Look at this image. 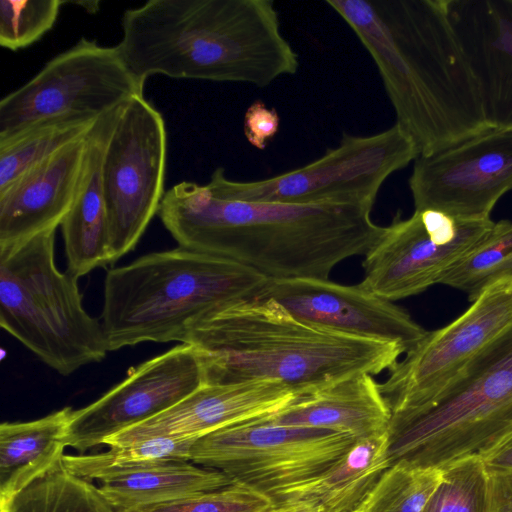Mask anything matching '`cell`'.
I'll list each match as a JSON object with an SVG mask.
<instances>
[{
	"label": "cell",
	"mask_w": 512,
	"mask_h": 512,
	"mask_svg": "<svg viewBox=\"0 0 512 512\" xmlns=\"http://www.w3.org/2000/svg\"><path fill=\"white\" fill-rule=\"evenodd\" d=\"M357 512V511H356Z\"/></svg>",
	"instance_id": "obj_38"
},
{
	"label": "cell",
	"mask_w": 512,
	"mask_h": 512,
	"mask_svg": "<svg viewBox=\"0 0 512 512\" xmlns=\"http://www.w3.org/2000/svg\"><path fill=\"white\" fill-rule=\"evenodd\" d=\"M166 156L164 119L143 94L112 112L100 166L111 264L134 249L158 214Z\"/></svg>",
	"instance_id": "obj_10"
},
{
	"label": "cell",
	"mask_w": 512,
	"mask_h": 512,
	"mask_svg": "<svg viewBox=\"0 0 512 512\" xmlns=\"http://www.w3.org/2000/svg\"><path fill=\"white\" fill-rule=\"evenodd\" d=\"M294 397L288 387L271 381L203 384L176 405L104 444L123 446L154 437L199 438L233 423L275 413Z\"/></svg>",
	"instance_id": "obj_17"
},
{
	"label": "cell",
	"mask_w": 512,
	"mask_h": 512,
	"mask_svg": "<svg viewBox=\"0 0 512 512\" xmlns=\"http://www.w3.org/2000/svg\"><path fill=\"white\" fill-rule=\"evenodd\" d=\"M55 232L0 251V324L66 376L109 350L101 320L83 307L78 278L55 264Z\"/></svg>",
	"instance_id": "obj_6"
},
{
	"label": "cell",
	"mask_w": 512,
	"mask_h": 512,
	"mask_svg": "<svg viewBox=\"0 0 512 512\" xmlns=\"http://www.w3.org/2000/svg\"><path fill=\"white\" fill-rule=\"evenodd\" d=\"M121 23L116 48L142 84L161 74L265 87L299 67L272 0H150Z\"/></svg>",
	"instance_id": "obj_3"
},
{
	"label": "cell",
	"mask_w": 512,
	"mask_h": 512,
	"mask_svg": "<svg viewBox=\"0 0 512 512\" xmlns=\"http://www.w3.org/2000/svg\"><path fill=\"white\" fill-rule=\"evenodd\" d=\"M267 280L238 262L181 246L110 269L101 313L108 350L183 342L198 319L257 297Z\"/></svg>",
	"instance_id": "obj_5"
},
{
	"label": "cell",
	"mask_w": 512,
	"mask_h": 512,
	"mask_svg": "<svg viewBox=\"0 0 512 512\" xmlns=\"http://www.w3.org/2000/svg\"><path fill=\"white\" fill-rule=\"evenodd\" d=\"M102 496L115 512L151 506L209 492L233 482L223 473L188 462H169L99 481Z\"/></svg>",
	"instance_id": "obj_24"
},
{
	"label": "cell",
	"mask_w": 512,
	"mask_h": 512,
	"mask_svg": "<svg viewBox=\"0 0 512 512\" xmlns=\"http://www.w3.org/2000/svg\"><path fill=\"white\" fill-rule=\"evenodd\" d=\"M182 343L196 351L203 384L271 381L295 395L354 374L390 371L407 352L304 322L268 298L215 309L190 326Z\"/></svg>",
	"instance_id": "obj_4"
},
{
	"label": "cell",
	"mask_w": 512,
	"mask_h": 512,
	"mask_svg": "<svg viewBox=\"0 0 512 512\" xmlns=\"http://www.w3.org/2000/svg\"><path fill=\"white\" fill-rule=\"evenodd\" d=\"M267 415L199 437L191 447L190 461L217 470L275 503L327 471L358 440L327 429L276 424Z\"/></svg>",
	"instance_id": "obj_8"
},
{
	"label": "cell",
	"mask_w": 512,
	"mask_h": 512,
	"mask_svg": "<svg viewBox=\"0 0 512 512\" xmlns=\"http://www.w3.org/2000/svg\"><path fill=\"white\" fill-rule=\"evenodd\" d=\"M0 512H115L91 481L57 461L20 491L0 499Z\"/></svg>",
	"instance_id": "obj_27"
},
{
	"label": "cell",
	"mask_w": 512,
	"mask_h": 512,
	"mask_svg": "<svg viewBox=\"0 0 512 512\" xmlns=\"http://www.w3.org/2000/svg\"><path fill=\"white\" fill-rule=\"evenodd\" d=\"M372 208L226 197L208 182L182 181L165 192L158 216L184 248L238 262L267 279H329L343 260L365 255L385 226Z\"/></svg>",
	"instance_id": "obj_2"
},
{
	"label": "cell",
	"mask_w": 512,
	"mask_h": 512,
	"mask_svg": "<svg viewBox=\"0 0 512 512\" xmlns=\"http://www.w3.org/2000/svg\"><path fill=\"white\" fill-rule=\"evenodd\" d=\"M415 211L434 209L488 219L512 190V126L490 128L429 156H418L408 180Z\"/></svg>",
	"instance_id": "obj_14"
},
{
	"label": "cell",
	"mask_w": 512,
	"mask_h": 512,
	"mask_svg": "<svg viewBox=\"0 0 512 512\" xmlns=\"http://www.w3.org/2000/svg\"><path fill=\"white\" fill-rule=\"evenodd\" d=\"M88 135L34 166L0 192V251L61 225L83 177Z\"/></svg>",
	"instance_id": "obj_18"
},
{
	"label": "cell",
	"mask_w": 512,
	"mask_h": 512,
	"mask_svg": "<svg viewBox=\"0 0 512 512\" xmlns=\"http://www.w3.org/2000/svg\"><path fill=\"white\" fill-rule=\"evenodd\" d=\"M512 276V221L495 222L491 231L445 276L443 285L474 301L493 282Z\"/></svg>",
	"instance_id": "obj_28"
},
{
	"label": "cell",
	"mask_w": 512,
	"mask_h": 512,
	"mask_svg": "<svg viewBox=\"0 0 512 512\" xmlns=\"http://www.w3.org/2000/svg\"><path fill=\"white\" fill-rule=\"evenodd\" d=\"M419 156L397 125L368 136L344 134L338 146L299 168L255 181H235L221 167L208 183L238 200L282 203H339L373 208L383 183Z\"/></svg>",
	"instance_id": "obj_9"
},
{
	"label": "cell",
	"mask_w": 512,
	"mask_h": 512,
	"mask_svg": "<svg viewBox=\"0 0 512 512\" xmlns=\"http://www.w3.org/2000/svg\"><path fill=\"white\" fill-rule=\"evenodd\" d=\"M73 411L64 407L36 420L0 425V499L20 491L62 458Z\"/></svg>",
	"instance_id": "obj_23"
},
{
	"label": "cell",
	"mask_w": 512,
	"mask_h": 512,
	"mask_svg": "<svg viewBox=\"0 0 512 512\" xmlns=\"http://www.w3.org/2000/svg\"><path fill=\"white\" fill-rule=\"evenodd\" d=\"M512 324V276L488 287L457 319L425 336L379 383L390 410V425L433 404L478 354Z\"/></svg>",
	"instance_id": "obj_11"
},
{
	"label": "cell",
	"mask_w": 512,
	"mask_h": 512,
	"mask_svg": "<svg viewBox=\"0 0 512 512\" xmlns=\"http://www.w3.org/2000/svg\"><path fill=\"white\" fill-rule=\"evenodd\" d=\"M424 512H489V473L481 457L463 458L444 468Z\"/></svg>",
	"instance_id": "obj_30"
},
{
	"label": "cell",
	"mask_w": 512,
	"mask_h": 512,
	"mask_svg": "<svg viewBox=\"0 0 512 512\" xmlns=\"http://www.w3.org/2000/svg\"><path fill=\"white\" fill-rule=\"evenodd\" d=\"M61 0H1L0 45L17 51L38 41L55 24Z\"/></svg>",
	"instance_id": "obj_31"
},
{
	"label": "cell",
	"mask_w": 512,
	"mask_h": 512,
	"mask_svg": "<svg viewBox=\"0 0 512 512\" xmlns=\"http://www.w3.org/2000/svg\"><path fill=\"white\" fill-rule=\"evenodd\" d=\"M196 437H154L123 446H110L101 453L63 455L62 462L73 475L88 480L107 478L169 463L190 461Z\"/></svg>",
	"instance_id": "obj_26"
},
{
	"label": "cell",
	"mask_w": 512,
	"mask_h": 512,
	"mask_svg": "<svg viewBox=\"0 0 512 512\" xmlns=\"http://www.w3.org/2000/svg\"><path fill=\"white\" fill-rule=\"evenodd\" d=\"M76 4L82 6V8H84L87 12H90V13H94L97 11V9L99 8L98 5H99V2H95V1H84V2H75Z\"/></svg>",
	"instance_id": "obj_37"
},
{
	"label": "cell",
	"mask_w": 512,
	"mask_h": 512,
	"mask_svg": "<svg viewBox=\"0 0 512 512\" xmlns=\"http://www.w3.org/2000/svg\"><path fill=\"white\" fill-rule=\"evenodd\" d=\"M113 111L100 117L88 135L83 177L72 207L60 225L67 256V271L78 279L97 267L111 264L100 166Z\"/></svg>",
	"instance_id": "obj_21"
},
{
	"label": "cell",
	"mask_w": 512,
	"mask_h": 512,
	"mask_svg": "<svg viewBox=\"0 0 512 512\" xmlns=\"http://www.w3.org/2000/svg\"><path fill=\"white\" fill-rule=\"evenodd\" d=\"M304 322L346 335L397 343L407 352L427 333L403 308L357 285L329 279H268L257 297Z\"/></svg>",
	"instance_id": "obj_16"
},
{
	"label": "cell",
	"mask_w": 512,
	"mask_h": 512,
	"mask_svg": "<svg viewBox=\"0 0 512 512\" xmlns=\"http://www.w3.org/2000/svg\"><path fill=\"white\" fill-rule=\"evenodd\" d=\"M389 431L358 439L327 471L282 495L276 506L310 505L319 512H356L390 466Z\"/></svg>",
	"instance_id": "obj_22"
},
{
	"label": "cell",
	"mask_w": 512,
	"mask_h": 512,
	"mask_svg": "<svg viewBox=\"0 0 512 512\" xmlns=\"http://www.w3.org/2000/svg\"><path fill=\"white\" fill-rule=\"evenodd\" d=\"M489 512H512V473L489 474Z\"/></svg>",
	"instance_id": "obj_34"
},
{
	"label": "cell",
	"mask_w": 512,
	"mask_h": 512,
	"mask_svg": "<svg viewBox=\"0 0 512 512\" xmlns=\"http://www.w3.org/2000/svg\"><path fill=\"white\" fill-rule=\"evenodd\" d=\"M391 416L379 383L368 373L295 395L282 409L267 415L276 424L327 429L356 439L388 432Z\"/></svg>",
	"instance_id": "obj_20"
},
{
	"label": "cell",
	"mask_w": 512,
	"mask_h": 512,
	"mask_svg": "<svg viewBox=\"0 0 512 512\" xmlns=\"http://www.w3.org/2000/svg\"><path fill=\"white\" fill-rule=\"evenodd\" d=\"M495 222L464 219L442 211L396 215L364 255L365 290L389 301L441 284L448 272L491 231Z\"/></svg>",
	"instance_id": "obj_13"
},
{
	"label": "cell",
	"mask_w": 512,
	"mask_h": 512,
	"mask_svg": "<svg viewBox=\"0 0 512 512\" xmlns=\"http://www.w3.org/2000/svg\"><path fill=\"white\" fill-rule=\"evenodd\" d=\"M492 128L512 126V0H447Z\"/></svg>",
	"instance_id": "obj_19"
},
{
	"label": "cell",
	"mask_w": 512,
	"mask_h": 512,
	"mask_svg": "<svg viewBox=\"0 0 512 512\" xmlns=\"http://www.w3.org/2000/svg\"><path fill=\"white\" fill-rule=\"evenodd\" d=\"M279 115L262 101L252 103L244 115V135L255 148L263 150L279 130Z\"/></svg>",
	"instance_id": "obj_33"
},
{
	"label": "cell",
	"mask_w": 512,
	"mask_h": 512,
	"mask_svg": "<svg viewBox=\"0 0 512 512\" xmlns=\"http://www.w3.org/2000/svg\"><path fill=\"white\" fill-rule=\"evenodd\" d=\"M203 385L194 348L182 343L128 371L127 377L99 399L74 410L65 435L66 446L83 453L145 422L186 398Z\"/></svg>",
	"instance_id": "obj_15"
},
{
	"label": "cell",
	"mask_w": 512,
	"mask_h": 512,
	"mask_svg": "<svg viewBox=\"0 0 512 512\" xmlns=\"http://www.w3.org/2000/svg\"><path fill=\"white\" fill-rule=\"evenodd\" d=\"M481 459L489 474L512 473V433L485 453Z\"/></svg>",
	"instance_id": "obj_35"
},
{
	"label": "cell",
	"mask_w": 512,
	"mask_h": 512,
	"mask_svg": "<svg viewBox=\"0 0 512 512\" xmlns=\"http://www.w3.org/2000/svg\"><path fill=\"white\" fill-rule=\"evenodd\" d=\"M390 465L443 470L512 433V324L423 412L389 426Z\"/></svg>",
	"instance_id": "obj_7"
},
{
	"label": "cell",
	"mask_w": 512,
	"mask_h": 512,
	"mask_svg": "<svg viewBox=\"0 0 512 512\" xmlns=\"http://www.w3.org/2000/svg\"><path fill=\"white\" fill-rule=\"evenodd\" d=\"M277 508L267 495L239 483L175 499L139 512H271Z\"/></svg>",
	"instance_id": "obj_32"
},
{
	"label": "cell",
	"mask_w": 512,
	"mask_h": 512,
	"mask_svg": "<svg viewBox=\"0 0 512 512\" xmlns=\"http://www.w3.org/2000/svg\"><path fill=\"white\" fill-rule=\"evenodd\" d=\"M142 84L116 46L81 38L27 83L0 101V139L64 115L102 117L137 94Z\"/></svg>",
	"instance_id": "obj_12"
},
{
	"label": "cell",
	"mask_w": 512,
	"mask_h": 512,
	"mask_svg": "<svg viewBox=\"0 0 512 512\" xmlns=\"http://www.w3.org/2000/svg\"><path fill=\"white\" fill-rule=\"evenodd\" d=\"M374 60L396 123L429 156L490 128L447 0H326Z\"/></svg>",
	"instance_id": "obj_1"
},
{
	"label": "cell",
	"mask_w": 512,
	"mask_h": 512,
	"mask_svg": "<svg viewBox=\"0 0 512 512\" xmlns=\"http://www.w3.org/2000/svg\"><path fill=\"white\" fill-rule=\"evenodd\" d=\"M442 479V470L399 461L380 477L357 512H424Z\"/></svg>",
	"instance_id": "obj_29"
},
{
	"label": "cell",
	"mask_w": 512,
	"mask_h": 512,
	"mask_svg": "<svg viewBox=\"0 0 512 512\" xmlns=\"http://www.w3.org/2000/svg\"><path fill=\"white\" fill-rule=\"evenodd\" d=\"M100 118V117H99ZM99 118L64 115L36 122L0 139V192L64 147L85 138Z\"/></svg>",
	"instance_id": "obj_25"
},
{
	"label": "cell",
	"mask_w": 512,
	"mask_h": 512,
	"mask_svg": "<svg viewBox=\"0 0 512 512\" xmlns=\"http://www.w3.org/2000/svg\"><path fill=\"white\" fill-rule=\"evenodd\" d=\"M271 512H319L318 509L305 504H290L278 506Z\"/></svg>",
	"instance_id": "obj_36"
}]
</instances>
